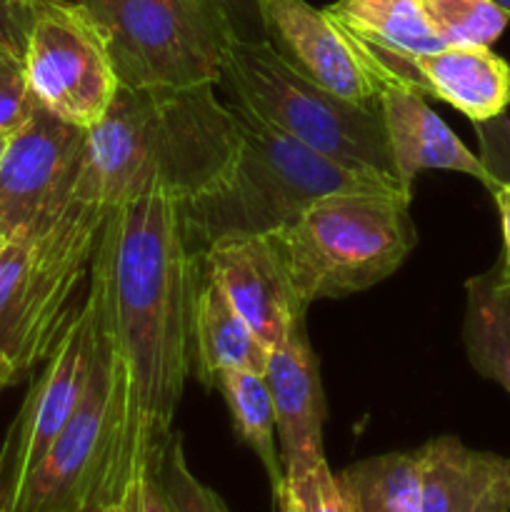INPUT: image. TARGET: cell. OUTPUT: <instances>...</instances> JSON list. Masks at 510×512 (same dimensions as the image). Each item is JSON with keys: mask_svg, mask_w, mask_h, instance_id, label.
<instances>
[{"mask_svg": "<svg viewBox=\"0 0 510 512\" xmlns=\"http://www.w3.org/2000/svg\"><path fill=\"white\" fill-rule=\"evenodd\" d=\"M213 388L223 395L235 433L260 460L275 495L285 485V468L280 460L275 408L265 375L253 370H225L215 378Z\"/></svg>", "mask_w": 510, "mask_h": 512, "instance_id": "44dd1931", "label": "cell"}, {"mask_svg": "<svg viewBox=\"0 0 510 512\" xmlns=\"http://www.w3.org/2000/svg\"><path fill=\"white\" fill-rule=\"evenodd\" d=\"M293 485L300 490V495H303L305 510L308 512H355L343 483H340L338 475L330 470L328 460L315 465V470L308 478Z\"/></svg>", "mask_w": 510, "mask_h": 512, "instance_id": "83f0119b", "label": "cell"}, {"mask_svg": "<svg viewBox=\"0 0 510 512\" xmlns=\"http://www.w3.org/2000/svg\"><path fill=\"white\" fill-rule=\"evenodd\" d=\"M473 512H510V473H505L503 478L483 495V500H480L478 508Z\"/></svg>", "mask_w": 510, "mask_h": 512, "instance_id": "d6a6232c", "label": "cell"}, {"mask_svg": "<svg viewBox=\"0 0 510 512\" xmlns=\"http://www.w3.org/2000/svg\"><path fill=\"white\" fill-rule=\"evenodd\" d=\"M3 240H5V233H3V228H0V245H3Z\"/></svg>", "mask_w": 510, "mask_h": 512, "instance_id": "74e56055", "label": "cell"}, {"mask_svg": "<svg viewBox=\"0 0 510 512\" xmlns=\"http://www.w3.org/2000/svg\"><path fill=\"white\" fill-rule=\"evenodd\" d=\"M220 85L230 100L323 158L405 188L395 170L378 105L345 100L295 73L265 38L235 40Z\"/></svg>", "mask_w": 510, "mask_h": 512, "instance_id": "8992f818", "label": "cell"}, {"mask_svg": "<svg viewBox=\"0 0 510 512\" xmlns=\"http://www.w3.org/2000/svg\"><path fill=\"white\" fill-rule=\"evenodd\" d=\"M233 23L238 40L263 38V20H260V0H215Z\"/></svg>", "mask_w": 510, "mask_h": 512, "instance_id": "4dcf8cb0", "label": "cell"}, {"mask_svg": "<svg viewBox=\"0 0 510 512\" xmlns=\"http://www.w3.org/2000/svg\"><path fill=\"white\" fill-rule=\"evenodd\" d=\"M420 5L435 35L455 48H490L510 23L493 0H420Z\"/></svg>", "mask_w": 510, "mask_h": 512, "instance_id": "603a6c76", "label": "cell"}, {"mask_svg": "<svg viewBox=\"0 0 510 512\" xmlns=\"http://www.w3.org/2000/svg\"><path fill=\"white\" fill-rule=\"evenodd\" d=\"M10 385H13V380H10L5 373H0V393H3L5 388H10Z\"/></svg>", "mask_w": 510, "mask_h": 512, "instance_id": "e575fe53", "label": "cell"}, {"mask_svg": "<svg viewBox=\"0 0 510 512\" xmlns=\"http://www.w3.org/2000/svg\"><path fill=\"white\" fill-rule=\"evenodd\" d=\"M35 95L25 75V60L0 48V135H13L35 108Z\"/></svg>", "mask_w": 510, "mask_h": 512, "instance_id": "d4e9b609", "label": "cell"}, {"mask_svg": "<svg viewBox=\"0 0 510 512\" xmlns=\"http://www.w3.org/2000/svg\"><path fill=\"white\" fill-rule=\"evenodd\" d=\"M493 3H495V5H498V8H503V10H505V13H508V15H510V0H493Z\"/></svg>", "mask_w": 510, "mask_h": 512, "instance_id": "d590c367", "label": "cell"}, {"mask_svg": "<svg viewBox=\"0 0 510 512\" xmlns=\"http://www.w3.org/2000/svg\"><path fill=\"white\" fill-rule=\"evenodd\" d=\"M130 473L123 398L95 315V358L83 398L48 453L20 483L15 512L110 510Z\"/></svg>", "mask_w": 510, "mask_h": 512, "instance_id": "ba28073f", "label": "cell"}, {"mask_svg": "<svg viewBox=\"0 0 510 512\" xmlns=\"http://www.w3.org/2000/svg\"><path fill=\"white\" fill-rule=\"evenodd\" d=\"M200 265L180 220V200L150 190L108 210L88 275L128 423L130 460H163L193 370Z\"/></svg>", "mask_w": 510, "mask_h": 512, "instance_id": "6da1fadb", "label": "cell"}, {"mask_svg": "<svg viewBox=\"0 0 510 512\" xmlns=\"http://www.w3.org/2000/svg\"><path fill=\"white\" fill-rule=\"evenodd\" d=\"M215 88L118 85L110 108L85 135L75 193L115 208L150 190L183 200L203 188L238 143L230 103Z\"/></svg>", "mask_w": 510, "mask_h": 512, "instance_id": "7a4b0ae2", "label": "cell"}, {"mask_svg": "<svg viewBox=\"0 0 510 512\" xmlns=\"http://www.w3.org/2000/svg\"><path fill=\"white\" fill-rule=\"evenodd\" d=\"M410 200L400 190H343L268 233L303 305L360 293L393 275L418 243Z\"/></svg>", "mask_w": 510, "mask_h": 512, "instance_id": "5b68a950", "label": "cell"}, {"mask_svg": "<svg viewBox=\"0 0 510 512\" xmlns=\"http://www.w3.org/2000/svg\"><path fill=\"white\" fill-rule=\"evenodd\" d=\"M263 38L303 78L345 100L378 105L383 68L328 10L308 0H260Z\"/></svg>", "mask_w": 510, "mask_h": 512, "instance_id": "8fae6325", "label": "cell"}, {"mask_svg": "<svg viewBox=\"0 0 510 512\" xmlns=\"http://www.w3.org/2000/svg\"><path fill=\"white\" fill-rule=\"evenodd\" d=\"M270 350L240 318L238 310L225 298L223 288L203 270L195 295L193 313V370L190 375L205 388H213L215 378L225 370H253L263 373Z\"/></svg>", "mask_w": 510, "mask_h": 512, "instance_id": "e0dca14e", "label": "cell"}, {"mask_svg": "<svg viewBox=\"0 0 510 512\" xmlns=\"http://www.w3.org/2000/svg\"><path fill=\"white\" fill-rule=\"evenodd\" d=\"M273 498L275 503H278V512H308L305 510V500L303 495H300V490L295 488L293 483H288V480H285V485L273 495Z\"/></svg>", "mask_w": 510, "mask_h": 512, "instance_id": "836d02e7", "label": "cell"}, {"mask_svg": "<svg viewBox=\"0 0 510 512\" xmlns=\"http://www.w3.org/2000/svg\"><path fill=\"white\" fill-rule=\"evenodd\" d=\"M23 60L35 100L78 128H93L118 93L103 35L75 0L35 3Z\"/></svg>", "mask_w": 510, "mask_h": 512, "instance_id": "9c48e42d", "label": "cell"}, {"mask_svg": "<svg viewBox=\"0 0 510 512\" xmlns=\"http://www.w3.org/2000/svg\"><path fill=\"white\" fill-rule=\"evenodd\" d=\"M95 358V305L90 295L80 300L60 330L45 370L30 385L20 413V448L18 473L20 483L40 463L53 440L78 408L88 385Z\"/></svg>", "mask_w": 510, "mask_h": 512, "instance_id": "4fadbf2b", "label": "cell"}, {"mask_svg": "<svg viewBox=\"0 0 510 512\" xmlns=\"http://www.w3.org/2000/svg\"><path fill=\"white\" fill-rule=\"evenodd\" d=\"M378 108L395 170L405 188L413 190L415 175L423 170H453L475 178L493 193L495 183L478 155L465 148L463 140L430 108L420 90L383 75Z\"/></svg>", "mask_w": 510, "mask_h": 512, "instance_id": "2e32d148", "label": "cell"}, {"mask_svg": "<svg viewBox=\"0 0 510 512\" xmlns=\"http://www.w3.org/2000/svg\"><path fill=\"white\" fill-rule=\"evenodd\" d=\"M8 138H10V135H0V158H3L5 145H8Z\"/></svg>", "mask_w": 510, "mask_h": 512, "instance_id": "8d00e7d4", "label": "cell"}, {"mask_svg": "<svg viewBox=\"0 0 510 512\" xmlns=\"http://www.w3.org/2000/svg\"><path fill=\"white\" fill-rule=\"evenodd\" d=\"M463 345L470 365L510 395V275L500 260L465 283Z\"/></svg>", "mask_w": 510, "mask_h": 512, "instance_id": "d6986e66", "label": "cell"}, {"mask_svg": "<svg viewBox=\"0 0 510 512\" xmlns=\"http://www.w3.org/2000/svg\"><path fill=\"white\" fill-rule=\"evenodd\" d=\"M100 512H113V510H100Z\"/></svg>", "mask_w": 510, "mask_h": 512, "instance_id": "f35d334b", "label": "cell"}, {"mask_svg": "<svg viewBox=\"0 0 510 512\" xmlns=\"http://www.w3.org/2000/svg\"><path fill=\"white\" fill-rule=\"evenodd\" d=\"M355 512H418L423 458L388 453L358 460L338 475Z\"/></svg>", "mask_w": 510, "mask_h": 512, "instance_id": "7402d4cb", "label": "cell"}, {"mask_svg": "<svg viewBox=\"0 0 510 512\" xmlns=\"http://www.w3.org/2000/svg\"><path fill=\"white\" fill-rule=\"evenodd\" d=\"M88 130L35 103L0 158V228L30 230L75 193Z\"/></svg>", "mask_w": 510, "mask_h": 512, "instance_id": "30bf717a", "label": "cell"}, {"mask_svg": "<svg viewBox=\"0 0 510 512\" xmlns=\"http://www.w3.org/2000/svg\"><path fill=\"white\" fill-rule=\"evenodd\" d=\"M365 48L373 53L385 75L420 90L425 98L453 105L473 123L498 118L508 110L510 63L490 48L448 45L433 53L415 55L390 53V50L370 48V45Z\"/></svg>", "mask_w": 510, "mask_h": 512, "instance_id": "5bb4252c", "label": "cell"}, {"mask_svg": "<svg viewBox=\"0 0 510 512\" xmlns=\"http://www.w3.org/2000/svg\"><path fill=\"white\" fill-rule=\"evenodd\" d=\"M200 265L268 350L305 320L308 305L295 293L270 235H225L205 250Z\"/></svg>", "mask_w": 510, "mask_h": 512, "instance_id": "7c38bea8", "label": "cell"}, {"mask_svg": "<svg viewBox=\"0 0 510 512\" xmlns=\"http://www.w3.org/2000/svg\"><path fill=\"white\" fill-rule=\"evenodd\" d=\"M38 0H0V48L25 55Z\"/></svg>", "mask_w": 510, "mask_h": 512, "instance_id": "f1b7e54d", "label": "cell"}, {"mask_svg": "<svg viewBox=\"0 0 510 512\" xmlns=\"http://www.w3.org/2000/svg\"><path fill=\"white\" fill-rule=\"evenodd\" d=\"M230 113L238 133L233 155L213 180L180 200L185 240L198 258L225 235L275 233L325 195L343 190L408 193L323 158L235 100H230Z\"/></svg>", "mask_w": 510, "mask_h": 512, "instance_id": "3957f363", "label": "cell"}, {"mask_svg": "<svg viewBox=\"0 0 510 512\" xmlns=\"http://www.w3.org/2000/svg\"><path fill=\"white\" fill-rule=\"evenodd\" d=\"M108 210L73 193L35 228L5 235L0 245V373L13 385L48 360L78 308L75 295L90 275Z\"/></svg>", "mask_w": 510, "mask_h": 512, "instance_id": "277c9868", "label": "cell"}, {"mask_svg": "<svg viewBox=\"0 0 510 512\" xmlns=\"http://www.w3.org/2000/svg\"><path fill=\"white\" fill-rule=\"evenodd\" d=\"M418 512H473L483 495L510 473V460L493 453L470 450L455 435H440L420 448Z\"/></svg>", "mask_w": 510, "mask_h": 512, "instance_id": "ac0fdd59", "label": "cell"}, {"mask_svg": "<svg viewBox=\"0 0 510 512\" xmlns=\"http://www.w3.org/2000/svg\"><path fill=\"white\" fill-rule=\"evenodd\" d=\"M490 195H493L495 205H498L500 225H503V258H500V263L510 273V180L508 183H498V188Z\"/></svg>", "mask_w": 510, "mask_h": 512, "instance_id": "1f68e13d", "label": "cell"}, {"mask_svg": "<svg viewBox=\"0 0 510 512\" xmlns=\"http://www.w3.org/2000/svg\"><path fill=\"white\" fill-rule=\"evenodd\" d=\"M160 483H163L170 512H230L223 498L190 470L183 435L178 430L165 450L163 465H160Z\"/></svg>", "mask_w": 510, "mask_h": 512, "instance_id": "cb8c5ba5", "label": "cell"}, {"mask_svg": "<svg viewBox=\"0 0 510 512\" xmlns=\"http://www.w3.org/2000/svg\"><path fill=\"white\" fill-rule=\"evenodd\" d=\"M503 268H505V265H503ZM508 275H510V273H508Z\"/></svg>", "mask_w": 510, "mask_h": 512, "instance_id": "ab89813d", "label": "cell"}, {"mask_svg": "<svg viewBox=\"0 0 510 512\" xmlns=\"http://www.w3.org/2000/svg\"><path fill=\"white\" fill-rule=\"evenodd\" d=\"M325 10L370 48L405 55L448 48L430 28L420 0H335Z\"/></svg>", "mask_w": 510, "mask_h": 512, "instance_id": "ffe728a7", "label": "cell"}, {"mask_svg": "<svg viewBox=\"0 0 510 512\" xmlns=\"http://www.w3.org/2000/svg\"><path fill=\"white\" fill-rule=\"evenodd\" d=\"M160 465L163 460H143L135 465L125 483L123 493L118 495L113 512H170L165 498L163 483H160Z\"/></svg>", "mask_w": 510, "mask_h": 512, "instance_id": "484cf974", "label": "cell"}, {"mask_svg": "<svg viewBox=\"0 0 510 512\" xmlns=\"http://www.w3.org/2000/svg\"><path fill=\"white\" fill-rule=\"evenodd\" d=\"M475 135H478V158L485 170L493 178L495 188L498 183L510 180V118L498 115V118L473 123Z\"/></svg>", "mask_w": 510, "mask_h": 512, "instance_id": "4316f807", "label": "cell"}, {"mask_svg": "<svg viewBox=\"0 0 510 512\" xmlns=\"http://www.w3.org/2000/svg\"><path fill=\"white\" fill-rule=\"evenodd\" d=\"M18 448H20V423L18 418L10 423L0 445V512H15L20 493L18 473Z\"/></svg>", "mask_w": 510, "mask_h": 512, "instance_id": "f546056e", "label": "cell"}, {"mask_svg": "<svg viewBox=\"0 0 510 512\" xmlns=\"http://www.w3.org/2000/svg\"><path fill=\"white\" fill-rule=\"evenodd\" d=\"M263 375L273 398L285 480L300 483L325 460L323 383L318 358L305 333V320L293 325L283 343L270 350Z\"/></svg>", "mask_w": 510, "mask_h": 512, "instance_id": "9a60e30c", "label": "cell"}, {"mask_svg": "<svg viewBox=\"0 0 510 512\" xmlns=\"http://www.w3.org/2000/svg\"><path fill=\"white\" fill-rule=\"evenodd\" d=\"M103 35L120 88L220 85L238 40L215 0H75Z\"/></svg>", "mask_w": 510, "mask_h": 512, "instance_id": "52a82bcc", "label": "cell"}]
</instances>
